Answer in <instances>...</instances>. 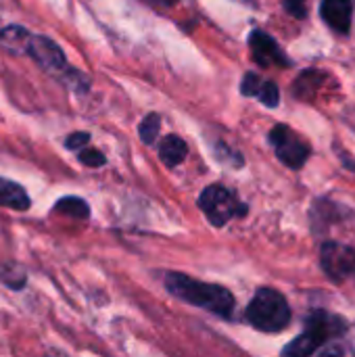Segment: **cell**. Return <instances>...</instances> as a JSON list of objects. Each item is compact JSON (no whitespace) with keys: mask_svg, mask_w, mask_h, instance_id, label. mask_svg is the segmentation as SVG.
<instances>
[{"mask_svg":"<svg viewBox=\"0 0 355 357\" xmlns=\"http://www.w3.org/2000/svg\"><path fill=\"white\" fill-rule=\"evenodd\" d=\"M285 8L289 15H293L295 19H303L308 15V8H305V0H282Z\"/></svg>","mask_w":355,"mask_h":357,"instance_id":"obj_21","label":"cell"},{"mask_svg":"<svg viewBox=\"0 0 355 357\" xmlns=\"http://www.w3.org/2000/svg\"><path fill=\"white\" fill-rule=\"evenodd\" d=\"M165 289L184 303L207 310L220 318L230 320L234 312V297L226 287L195 280L180 272H169L165 276Z\"/></svg>","mask_w":355,"mask_h":357,"instance_id":"obj_1","label":"cell"},{"mask_svg":"<svg viewBox=\"0 0 355 357\" xmlns=\"http://www.w3.org/2000/svg\"><path fill=\"white\" fill-rule=\"evenodd\" d=\"M186 153H188L186 142L176 134L165 136L159 144V157L167 167H178L186 159Z\"/></svg>","mask_w":355,"mask_h":357,"instance_id":"obj_12","label":"cell"},{"mask_svg":"<svg viewBox=\"0 0 355 357\" xmlns=\"http://www.w3.org/2000/svg\"><path fill=\"white\" fill-rule=\"evenodd\" d=\"M159 130H161V117L159 113H149L142 123L138 126V134H140V140L144 144H153L159 136Z\"/></svg>","mask_w":355,"mask_h":357,"instance_id":"obj_16","label":"cell"},{"mask_svg":"<svg viewBox=\"0 0 355 357\" xmlns=\"http://www.w3.org/2000/svg\"><path fill=\"white\" fill-rule=\"evenodd\" d=\"M320 266L333 282H355V249L343 243H322Z\"/></svg>","mask_w":355,"mask_h":357,"instance_id":"obj_5","label":"cell"},{"mask_svg":"<svg viewBox=\"0 0 355 357\" xmlns=\"http://www.w3.org/2000/svg\"><path fill=\"white\" fill-rule=\"evenodd\" d=\"M216 155H218V159H222V161H228L230 165H234V167H241L243 165V159H241V153H236V151H230L224 142H220V144H216Z\"/></svg>","mask_w":355,"mask_h":357,"instance_id":"obj_19","label":"cell"},{"mask_svg":"<svg viewBox=\"0 0 355 357\" xmlns=\"http://www.w3.org/2000/svg\"><path fill=\"white\" fill-rule=\"evenodd\" d=\"M249 48H251L253 61L259 67H289L291 65L280 44L262 29H253L249 33Z\"/></svg>","mask_w":355,"mask_h":357,"instance_id":"obj_8","label":"cell"},{"mask_svg":"<svg viewBox=\"0 0 355 357\" xmlns=\"http://www.w3.org/2000/svg\"><path fill=\"white\" fill-rule=\"evenodd\" d=\"M0 282L10 287L13 291H21L27 278H25V272L19 270L15 264H0Z\"/></svg>","mask_w":355,"mask_h":357,"instance_id":"obj_15","label":"cell"},{"mask_svg":"<svg viewBox=\"0 0 355 357\" xmlns=\"http://www.w3.org/2000/svg\"><path fill=\"white\" fill-rule=\"evenodd\" d=\"M77 159L86 167H103L107 163V157L100 151H96V149H82L77 153Z\"/></svg>","mask_w":355,"mask_h":357,"instance_id":"obj_18","label":"cell"},{"mask_svg":"<svg viewBox=\"0 0 355 357\" xmlns=\"http://www.w3.org/2000/svg\"><path fill=\"white\" fill-rule=\"evenodd\" d=\"M199 207L216 228L226 226L232 218L243 215L247 211L245 205L239 203V197L222 184L207 186L199 197Z\"/></svg>","mask_w":355,"mask_h":357,"instance_id":"obj_4","label":"cell"},{"mask_svg":"<svg viewBox=\"0 0 355 357\" xmlns=\"http://www.w3.org/2000/svg\"><path fill=\"white\" fill-rule=\"evenodd\" d=\"M0 205L15 209V211H25L31 207V199L21 184L0 178Z\"/></svg>","mask_w":355,"mask_h":357,"instance_id":"obj_11","label":"cell"},{"mask_svg":"<svg viewBox=\"0 0 355 357\" xmlns=\"http://www.w3.org/2000/svg\"><path fill=\"white\" fill-rule=\"evenodd\" d=\"M241 92L245 96H255L259 102H264L270 109L278 107V102H280V90H278V86L274 82H270V79H262L253 71L245 73L243 84H241Z\"/></svg>","mask_w":355,"mask_h":357,"instance_id":"obj_10","label":"cell"},{"mask_svg":"<svg viewBox=\"0 0 355 357\" xmlns=\"http://www.w3.org/2000/svg\"><path fill=\"white\" fill-rule=\"evenodd\" d=\"M270 144L276 151V157L291 169H301L308 163V157L312 153L310 144L305 140H301L293 130H289L287 126H274L268 134Z\"/></svg>","mask_w":355,"mask_h":357,"instance_id":"obj_6","label":"cell"},{"mask_svg":"<svg viewBox=\"0 0 355 357\" xmlns=\"http://www.w3.org/2000/svg\"><path fill=\"white\" fill-rule=\"evenodd\" d=\"M239 2H247V4H255V0H239Z\"/></svg>","mask_w":355,"mask_h":357,"instance_id":"obj_24","label":"cell"},{"mask_svg":"<svg viewBox=\"0 0 355 357\" xmlns=\"http://www.w3.org/2000/svg\"><path fill=\"white\" fill-rule=\"evenodd\" d=\"M90 142V134L88 132H73L67 136L65 140V149L69 151H77V149H84L86 144Z\"/></svg>","mask_w":355,"mask_h":357,"instance_id":"obj_20","label":"cell"},{"mask_svg":"<svg viewBox=\"0 0 355 357\" xmlns=\"http://www.w3.org/2000/svg\"><path fill=\"white\" fill-rule=\"evenodd\" d=\"M320 15L331 29L339 33H349L352 19H354V2L352 0H322Z\"/></svg>","mask_w":355,"mask_h":357,"instance_id":"obj_9","label":"cell"},{"mask_svg":"<svg viewBox=\"0 0 355 357\" xmlns=\"http://www.w3.org/2000/svg\"><path fill=\"white\" fill-rule=\"evenodd\" d=\"M155 2H159V4H163V6H172V4H176V0H155Z\"/></svg>","mask_w":355,"mask_h":357,"instance_id":"obj_22","label":"cell"},{"mask_svg":"<svg viewBox=\"0 0 355 357\" xmlns=\"http://www.w3.org/2000/svg\"><path fill=\"white\" fill-rule=\"evenodd\" d=\"M61 79H63V84L65 86H69L73 92H80V94H86L88 92V88H90V82H88V77L82 73V71H77V69H73V67H67L61 75H59Z\"/></svg>","mask_w":355,"mask_h":357,"instance_id":"obj_17","label":"cell"},{"mask_svg":"<svg viewBox=\"0 0 355 357\" xmlns=\"http://www.w3.org/2000/svg\"><path fill=\"white\" fill-rule=\"evenodd\" d=\"M349 331L347 322L341 316H335L324 310H316L308 318V328L291 345L282 349V356H312L318 354L326 343H335Z\"/></svg>","mask_w":355,"mask_h":357,"instance_id":"obj_2","label":"cell"},{"mask_svg":"<svg viewBox=\"0 0 355 357\" xmlns=\"http://www.w3.org/2000/svg\"><path fill=\"white\" fill-rule=\"evenodd\" d=\"M54 213H63L73 220H88L90 218V207L84 199L80 197H63L54 203Z\"/></svg>","mask_w":355,"mask_h":357,"instance_id":"obj_14","label":"cell"},{"mask_svg":"<svg viewBox=\"0 0 355 357\" xmlns=\"http://www.w3.org/2000/svg\"><path fill=\"white\" fill-rule=\"evenodd\" d=\"M31 36L23 25H6L0 29V44L13 52H27Z\"/></svg>","mask_w":355,"mask_h":357,"instance_id":"obj_13","label":"cell"},{"mask_svg":"<svg viewBox=\"0 0 355 357\" xmlns=\"http://www.w3.org/2000/svg\"><path fill=\"white\" fill-rule=\"evenodd\" d=\"M247 322L262 333H280L291 324V307L276 289H259L245 310Z\"/></svg>","mask_w":355,"mask_h":357,"instance_id":"obj_3","label":"cell"},{"mask_svg":"<svg viewBox=\"0 0 355 357\" xmlns=\"http://www.w3.org/2000/svg\"><path fill=\"white\" fill-rule=\"evenodd\" d=\"M25 54H29L42 69L56 73V75H61L69 67L63 48L46 36H31V42Z\"/></svg>","mask_w":355,"mask_h":357,"instance_id":"obj_7","label":"cell"},{"mask_svg":"<svg viewBox=\"0 0 355 357\" xmlns=\"http://www.w3.org/2000/svg\"><path fill=\"white\" fill-rule=\"evenodd\" d=\"M352 351L355 354V328H354V335H352Z\"/></svg>","mask_w":355,"mask_h":357,"instance_id":"obj_23","label":"cell"}]
</instances>
